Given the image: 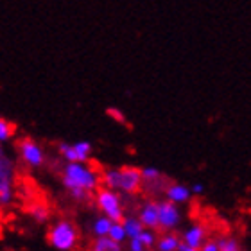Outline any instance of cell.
<instances>
[{
    "instance_id": "1",
    "label": "cell",
    "mask_w": 251,
    "mask_h": 251,
    "mask_svg": "<svg viewBox=\"0 0 251 251\" xmlns=\"http://www.w3.org/2000/svg\"><path fill=\"white\" fill-rule=\"evenodd\" d=\"M61 183L74 201L88 203L100 187V171L88 163H65L61 169Z\"/></svg>"
},
{
    "instance_id": "2",
    "label": "cell",
    "mask_w": 251,
    "mask_h": 251,
    "mask_svg": "<svg viewBox=\"0 0 251 251\" xmlns=\"http://www.w3.org/2000/svg\"><path fill=\"white\" fill-rule=\"evenodd\" d=\"M47 242L56 251H77L81 233L70 219H59L49 228Z\"/></svg>"
},
{
    "instance_id": "3",
    "label": "cell",
    "mask_w": 251,
    "mask_h": 251,
    "mask_svg": "<svg viewBox=\"0 0 251 251\" xmlns=\"http://www.w3.org/2000/svg\"><path fill=\"white\" fill-rule=\"evenodd\" d=\"M95 206L100 212V215H104L111 223H121L126 215V206H124V198L115 190H110L106 187H99L95 190L94 198Z\"/></svg>"
},
{
    "instance_id": "4",
    "label": "cell",
    "mask_w": 251,
    "mask_h": 251,
    "mask_svg": "<svg viewBox=\"0 0 251 251\" xmlns=\"http://www.w3.org/2000/svg\"><path fill=\"white\" fill-rule=\"evenodd\" d=\"M16 167L0 144V210L9 208L15 201Z\"/></svg>"
},
{
    "instance_id": "5",
    "label": "cell",
    "mask_w": 251,
    "mask_h": 251,
    "mask_svg": "<svg viewBox=\"0 0 251 251\" xmlns=\"http://www.w3.org/2000/svg\"><path fill=\"white\" fill-rule=\"evenodd\" d=\"M16 151H18V156H20L22 163L27 165L29 169H40L45 165L47 156H45L43 147L36 140L29 138V136H24V138L18 140Z\"/></svg>"
},
{
    "instance_id": "6",
    "label": "cell",
    "mask_w": 251,
    "mask_h": 251,
    "mask_svg": "<svg viewBox=\"0 0 251 251\" xmlns=\"http://www.w3.org/2000/svg\"><path fill=\"white\" fill-rule=\"evenodd\" d=\"M117 192L122 198H131L142 192V174L140 169L133 165H126L119 169V187Z\"/></svg>"
},
{
    "instance_id": "7",
    "label": "cell",
    "mask_w": 251,
    "mask_h": 251,
    "mask_svg": "<svg viewBox=\"0 0 251 251\" xmlns=\"http://www.w3.org/2000/svg\"><path fill=\"white\" fill-rule=\"evenodd\" d=\"M181 225V210L167 199L158 201V231H174Z\"/></svg>"
},
{
    "instance_id": "8",
    "label": "cell",
    "mask_w": 251,
    "mask_h": 251,
    "mask_svg": "<svg viewBox=\"0 0 251 251\" xmlns=\"http://www.w3.org/2000/svg\"><path fill=\"white\" fill-rule=\"evenodd\" d=\"M58 151L65 160V163H88L94 147L88 140H79L75 144L61 142L58 146Z\"/></svg>"
},
{
    "instance_id": "9",
    "label": "cell",
    "mask_w": 251,
    "mask_h": 251,
    "mask_svg": "<svg viewBox=\"0 0 251 251\" xmlns=\"http://www.w3.org/2000/svg\"><path fill=\"white\" fill-rule=\"evenodd\" d=\"M136 217L147 230L158 231V201L156 199H146L136 212Z\"/></svg>"
},
{
    "instance_id": "10",
    "label": "cell",
    "mask_w": 251,
    "mask_h": 251,
    "mask_svg": "<svg viewBox=\"0 0 251 251\" xmlns=\"http://www.w3.org/2000/svg\"><path fill=\"white\" fill-rule=\"evenodd\" d=\"M206 239H208V228L204 225H201V223H196L190 228H187L183 231V235L179 237V241L196 251H199V248L203 246Z\"/></svg>"
},
{
    "instance_id": "11",
    "label": "cell",
    "mask_w": 251,
    "mask_h": 251,
    "mask_svg": "<svg viewBox=\"0 0 251 251\" xmlns=\"http://www.w3.org/2000/svg\"><path fill=\"white\" fill-rule=\"evenodd\" d=\"M163 196H165V199L167 201H171V203L174 204H185L190 201V198H192V194H190V188L187 187V185L183 183H174V181H171V183L165 187V190H163Z\"/></svg>"
},
{
    "instance_id": "12",
    "label": "cell",
    "mask_w": 251,
    "mask_h": 251,
    "mask_svg": "<svg viewBox=\"0 0 251 251\" xmlns=\"http://www.w3.org/2000/svg\"><path fill=\"white\" fill-rule=\"evenodd\" d=\"M29 215L32 217V221H36L38 225H47L50 221V215H52V210L47 203L43 201H36L29 206Z\"/></svg>"
},
{
    "instance_id": "13",
    "label": "cell",
    "mask_w": 251,
    "mask_h": 251,
    "mask_svg": "<svg viewBox=\"0 0 251 251\" xmlns=\"http://www.w3.org/2000/svg\"><path fill=\"white\" fill-rule=\"evenodd\" d=\"M179 237L174 233V231H165L162 235H158L156 239V244L152 250L156 251H178V246H179Z\"/></svg>"
},
{
    "instance_id": "14",
    "label": "cell",
    "mask_w": 251,
    "mask_h": 251,
    "mask_svg": "<svg viewBox=\"0 0 251 251\" xmlns=\"http://www.w3.org/2000/svg\"><path fill=\"white\" fill-rule=\"evenodd\" d=\"M171 183L169 181L167 176H158L156 179H151V181H142V190L146 194H149L151 196V199H154L156 196H162L163 190H165V187Z\"/></svg>"
},
{
    "instance_id": "15",
    "label": "cell",
    "mask_w": 251,
    "mask_h": 251,
    "mask_svg": "<svg viewBox=\"0 0 251 251\" xmlns=\"http://www.w3.org/2000/svg\"><path fill=\"white\" fill-rule=\"evenodd\" d=\"M88 251H124V246L111 241L110 237H94V241L90 242Z\"/></svg>"
},
{
    "instance_id": "16",
    "label": "cell",
    "mask_w": 251,
    "mask_h": 251,
    "mask_svg": "<svg viewBox=\"0 0 251 251\" xmlns=\"http://www.w3.org/2000/svg\"><path fill=\"white\" fill-rule=\"evenodd\" d=\"M121 225H122V228H124L127 239H136V237L142 233V230H144V226H142V223L138 221L136 215H124V219L121 221Z\"/></svg>"
},
{
    "instance_id": "17",
    "label": "cell",
    "mask_w": 251,
    "mask_h": 251,
    "mask_svg": "<svg viewBox=\"0 0 251 251\" xmlns=\"http://www.w3.org/2000/svg\"><path fill=\"white\" fill-rule=\"evenodd\" d=\"M111 221L104 215H97L94 221H92V226L90 230L94 233V237H108V231H110Z\"/></svg>"
},
{
    "instance_id": "18",
    "label": "cell",
    "mask_w": 251,
    "mask_h": 251,
    "mask_svg": "<svg viewBox=\"0 0 251 251\" xmlns=\"http://www.w3.org/2000/svg\"><path fill=\"white\" fill-rule=\"evenodd\" d=\"M15 135H16V124L7 121V119L2 117V113H0V144L9 142L11 138H15Z\"/></svg>"
},
{
    "instance_id": "19",
    "label": "cell",
    "mask_w": 251,
    "mask_h": 251,
    "mask_svg": "<svg viewBox=\"0 0 251 251\" xmlns=\"http://www.w3.org/2000/svg\"><path fill=\"white\" fill-rule=\"evenodd\" d=\"M136 239H138V241L144 244V248L149 251V250H152V248H154V244H156L158 233L154 230H147V228H144V230H142V233L136 237Z\"/></svg>"
},
{
    "instance_id": "20",
    "label": "cell",
    "mask_w": 251,
    "mask_h": 251,
    "mask_svg": "<svg viewBox=\"0 0 251 251\" xmlns=\"http://www.w3.org/2000/svg\"><path fill=\"white\" fill-rule=\"evenodd\" d=\"M217 248L219 251H241V244L235 237H221L217 239Z\"/></svg>"
},
{
    "instance_id": "21",
    "label": "cell",
    "mask_w": 251,
    "mask_h": 251,
    "mask_svg": "<svg viewBox=\"0 0 251 251\" xmlns=\"http://www.w3.org/2000/svg\"><path fill=\"white\" fill-rule=\"evenodd\" d=\"M108 237H110L111 241L119 242V244H124L127 241V237H126V231L122 228L121 223H111L110 226V231H108Z\"/></svg>"
},
{
    "instance_id": "22",
    "label": "cell",
    "mask_w": 251,
    "mask_h": 251,
    "mask_svg": "<svg viewBox=\"0 0 251 251\" xmlns=\"http://www.w3.org/2000/svg\"><path fill=\"white\" fill-rule=\"evenodd\" d=\"M106 113H108V117H111L113 121L121 122V124H126V117H124V113L119 110V108H108V110H106Z\"/></svg>"
},
{
    "instance_id": "23",
    "label": "cell",
    "mask_w": 251,
    "mask_h": 251,
    "mask_svg": "<svg viewBox=\"0 0 251 251\" xmlns=\"http://www.w3.org/2000/svg\"><path fill=\"white\" fill-rule=\"evenodd\" d=\"M127 251H147L138 239H127Z\"/></svg>"
},
{
    "instance_id": "24",
    "label": "cell",
    "mask_w": 251,
    "mask_h": 251,
    "mask_svg": "<svg viewBox=\"0 0 251 251\" xmlns=\"http://www.w3.org/2000/svg\"><path fill=\"white\" fill-rule=\"evenodd\" d=\"M199 251H219V248H217V241H214V239H206L203 246L199 248Z\"/></svg>"
},
{
    "instance_id": "25",
    "label": "cell",
    "mask_w": 251,
    "mask_h": 251,
    "mask_svg": "<svg viewBox=\"0 0 251 251\" xmlns=\"http://www.w3.org/2000/svg\"><path fill=\"white\" fill-rule=\"evenodd\" d=\"M203 192H204L203 183H194L192 187H190V194H192V196H201Z\"/></svg>"
},
{
    "instance_id": "26",
    "label": "cell",
    "mask_w": 251,
    "mask_h": 251,
    "mask_svg": "<svg viewBox=\"0 0 251 251\" xmlns=\"http://www.w3.org/2000/svg\"><path fill=\"white\" fill-rule=\"evenodd\" d=\"M178 251H196V250H192V248H188L187 244H183V242H179Z\"/></svg>"
},
{
    "instance_id": "27",
    "label": "cell",
    "mask_w": 251,
    "mask_h": 251,
    "mask_svg": "<svg viewBox=\"0 0 251 251\" xmlns=\"http://www.w3.org/2000/svg\"><path fill=\"white\" fill-rule=\"evenodd\" d=\"M241 251H242V250H241Z\"/></svg>"
}]
</instances>
